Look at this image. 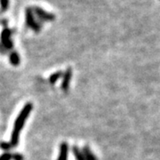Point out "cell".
I'll use <instances>...</instances> for the list:
<instances>
[{"instance_id":"obj_1","label":"cell","mask_w":160,"mask_h":160,"mask_svg":"<svg viewBox=\"0 0 160 160\" xmlns=\"http://www.w3.org/2000/svg\"><path fill=\"white\" fill-rule=\"evenodd\" d=\"M32 109H33V104L31 102H28L23 107L22 109L20 112V114L18 115V117L14 121V126H13L12 132L11 140H10V143L12 146V148L18 146L19 139H20V132L25 125V122H26V120L28 118V117L29 116Z\"/></svg>"},{"instance_id":"obj_2","label":"cell","mask_w":160,"mask_h":160,"mask_svg":"<svg viewBox=\"0 0 160 160\" xmlns=\"http://www.w3.org/2000/svg\"><path fill=\"white\" fill-rule=\"evenodd\" d=\"M25 21H26V26L34 30L36 33H38L41 30V22L37 21L34 12L32 11L31 7H27L25 10Z\"/></svg>"},{"instance_id":"obj_3","label":"cell","mask_w":160,"mask_h":160,"mask_svg":"<svg viewBox=\"0 0 160 160\" xmlns=\"http://www.w3.org/2000/svg\"><path fill=\"white\" fill-rule=\"evenodd\" d=\"M32 11L34 12L35 16L38 19V22H52L55 20V15L51 12H48L43 8L39 6H33L31 7Z\"/></svg>"},{"instance_id":"obj_4","label":"cell","mask_w":160,"mask_h":160,"mask_svg":"<svg viewBox=\"0 0 160 160\" xmlns=\"http://www.w3.org/2000/svg\"><path fill=\"white\" fill-rule=\"evenodd\" d=\"M12 30L8 28H4L1 35H0V39H1V45L6 48V50H12L13 47V43L11 39Z\"/></svg>"},{"instance_id":"obj_5","label":"cell","mask_w":160,"mask_h":160,"mask_svg":"<svg viewBox=\"0 0 160 160\" xmlns=\"http://www.w3.org/2000/svg\"><path fill=\"white\" fill-rule=\"evenodd\" d=\"M71 77H72V69L70 68H67L66 71L62 75V82L61 85L62 90L63 92H68V90H69Z\"/></svg>"},{"instance_id":"obj_6","label":"cell","mask_w":160,"mask_h":160,"mask_svg":"<svg viewBox=\"0 0 160 160\" xmlns=\"http://www.w3.org/2000/svg\"><path fill=\"white\" fill-rule=\"evenodd\" d=\"M69 144L63 142L60 144V151L57 160H68L69 157Z\"/></svg>"},{"instance_id":"obj_7","label":"cell","mask_w":160,"mask_h":160,"mask_svg":"<svg viewBox=\"0 0 160 160\" xmlns=\"http://www.w3.org/2000/svg\"><path fill=\"white\" fill-rule=\"evenodd\" d=\"M81 151H82V153H83V156H84V158H85V160H98L97 157L92 152L91 149H90V147H89L88 145L84 146Z\"/></svg>"},{"instance_id":"obj_8","label":"cell","mask_w":160,"mask_h":160,"mask_svg":"<svg viewBox=\"0 0 160 160\" xmlns=\"http://www.w3.org/2000/svg\"><path fill=\"white\" fill-rule=\"evenodd\" d=\"M9 60H10V63L13 66H18L20 62H21V58L17 52L12 51L11 53L9 54Z\"/></svg>"},{"instance_id":"obj_9","label":"cell","mask_w":160,"mask_h":160,"mask_svg":"<svg viewBox=\"0 0 160 160\" xmlns=\"http://www.w3.org/2000/svg\"><path fill=\"white\" fill-rule=\"evenodd\" d=\"M71 150H72V153L74 155L76 160H85V158H84V156H83V153H82L81 149H80L77 145L72 146Z\"/></svg>"},{"instance_id":"obj_10","label":"cell","mask_w":160,"mask_h":160,"mask_svg":"<svg viewBox=\"0 0 160 160\" xmlns=\"http://www.w3.org/2000/svg\"><path fill=\"white\" fill-rule=\"evenodd\" d=\"M62 71H57V72H55V73H52V74L49 77V83H50L51 85H54L58 80L62 77Z\"/></svg>"},{"instance_id":"obj_11","label":"cell","mask_w":160,"mask_h":160,"mask_svg":"<svg viewBox=\"0 0 160 160\" xmlns=\"http://www.w3.org/2000/svg\"><path fill=\"white\" fill-rule=\"evenodd\" d=\"M9 8V0H0V12H6Z\"/></svg>"},{"instance_id":"obj_12","label":"cell","mask_w":160,"mask_h":160,"mask_svg":"<svg viewBox=\"0 0 160 160\" xmlns=\"http://www.w3.org/2000/svg\"><path fill=\"white\" fill-rule=\"evenodd\" d=\"M12 148V146L10 142H0V149L5 150V151H8Z\"/></svg>"},{"instance_id":"obj_13","label":"cell","mask_w":160,"mask_h":160,"mask_svg":"<svg viewBox=\"0 0 160 160\" xmlns=\"http://www.w3.org/2000/svg\"><path fill=\"white\" fill-rule=\"evenodd\" d=\"M12 159V154L9 152L4 153L0 156V160H11Z\"/></svg>"},{"instance_id":"obj_14","label":"cell","mask_w":160,"mask_h":160,"mask_svg":"<svg viewBox=\"0 0 160 160\" xmlns=\"http://www.w3.org/2000/svg\"><path fill=\"white\" fill-rule=\"evenodd\" d=\"M12 160H24V158L20 153H13L12 154Z\"/></svg>"},{"instance_id":"obj_15","label":"cell","mask_w":160,"mask_h":160,"mask_svg":"<svg viewBox=\"0 0 160 160\" xmlns=\"http://www.w3.org/2000/svg\"><path fill=\"white\" fill-rule=\"evenodd\" d=\"M6 51H7V50H6V48H4V46L0 44V52H1L2 54H6Z\"/></svg>"}]
</instances>
